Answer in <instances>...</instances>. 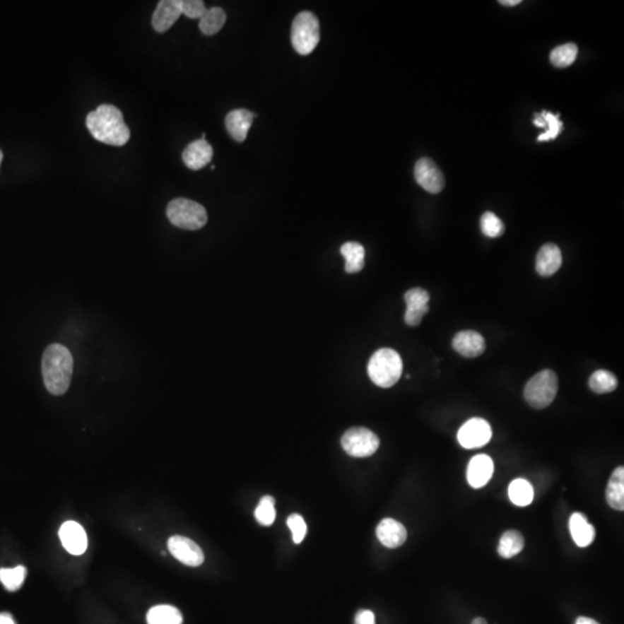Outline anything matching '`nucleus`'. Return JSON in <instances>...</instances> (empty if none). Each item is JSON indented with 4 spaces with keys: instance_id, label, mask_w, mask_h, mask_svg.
Instances as JSON below:
<instances>
[{
    "instance_id": "1",
    "label": "nucleus",
    "mask_w": 624,
    "mask_h": 624,
    "mask_svg": "<svg viewBox=\"0 0 624 624\" xmlns=\"http://www.w3.org/2000/svg\"><path fill=\"white\" fill-rule=\"evenodd\" d=\"M87 129L96 140L111 146H124L130 140V129L123 114L114 105H102L87 114Z\"/></svg>"
},
{
    "instance_id": "2",
    "label": "nucleus",
    "mask_w": 624,
    "mask_h": 624,
    "mask_svg": "<svg viewBox=\"0 0 624 624\" xmlns=\"http://www.w3.org/2000/svg\"><path fill=\"white\" fill-rule=\"evenodd\" d=\"M74 361L70 351L61 345L48 346L42 356V376L47 390L54 396H63L70 387Z\"/></svg>"
},
{
    "instance_id": "3",
    "label": "nucleus",
    "mask_w": 624,
    "mask_h": 624,
    "mask_svg": "<svg viewBox=\"0 0 624 624\" xmlns=\"http://www.w3.org/2000/svg\"><path fill=\"white\" fill-rule=\"evenodd\" d=\"M403 360L392 348H380L367 363V375L377 387H391L403 375Z\"/></svg>"
},
{
    "instance_id": "4",
    "label": "nucleus",
    "mask_w": 624,
    "mask_h": 624,
    "mask_svg": "<svg viewBox=\"0 0 624 624\" xmlns=\"http://www.w3.org/2000/svg\"><path fill=\"white\" fill-rule=\"evenodd\" d=\"M167 216L175 227L185 230L201 229L208 220L203 205L185 198L172 200L167 206Z\"/></svg>"
},
{
    "instance_id": "5",
    "label": "nucleus",
    "mask_w": 624,
    "mask_h": 624,
    "mask_svg": "<svg viewBox=\"0 0 624 624\" xmlns=\"http://www.w3.org/2000/svg\"><path fill=\"white\" fill-rule=\"evenodd\" d=\"M558 376L553 370H542L527 382L524 389V396L533 408L548 407L558 394Z\"/></svg>"
},
{
    "instance_id": "6",
    "label": "nucleus",
    "mask_w": 624,
    "mask_h": 624,
    "mask_svg": "<svg viewBox=\"0 0 624 624\" xmlns=\"http://www.w3.org/2000/svg\"><path fill=\"white\" fill-rule=\"evenodd\" d=\"M320 40L317 16L311 12L298 14L293 21L292 43L298 54L307 56L316 49Z\"/></svg>"
},
{
    "instance_id": "7",
    "label": "nucleus",
    "mask_w": 624,
    "mask_h": 624,
    "mask_svg": "<svg viewBox=\"0 0 624 624\" xmlns=\"http://www.w3.org/2000/svg\"><path fill=\"white\" fill-rule=\"evenodd\" d=\"M343 450L354 458H367L379 447V438L369 429L355 427L346 431L341 438Z\"/></svg>"
},
{
    "instance_id": "8",
    "label": "nucleus",
    "mask_w": 624,
    "mask_h": 624,
    "mask_svg": "<svg viewBox=\"0 0 624 624\" xmlns=\"http://www.w3.org/2000/svg\"><path fill=\"white\" fill-rule=\"evenodd\" d=\"M493 436L490 425L483 418H471L458 431V441L465 449L485 447Z\"/></svg>"
},
{
    "instance_id": "9",
    "label": "nucleus",
    "mask_w": 624,
    "mask_h": 624,
    "mask_svg": "<svg viewBox=\"0 0 624 624\" xmlns=\"http://www.w3.org/2000/svg\"><path fill=\"white\" fill-rule=\"evenodd\" d=\"M168 548L176 560L187 567H199L205 560L199 546L187 536H172L168 540Z\"/></svg>"
},
{
    "instance_id": "10",
    "label": "nucleus",
    "mask_w": 624,
    "mask_h": 624,
    "mask_svg": "<svg viewBox=\"0 0 624 624\" xmlns=\"http://www.w3.org/2000/svg\"><path fill=\"white\" fill-rule=\"evenodd\" d=\"M416 179L420 187L429 194H440L444 189L445 181L436 163L428 158L418 160L414 169Z\"/></svg>"
},
{
    "instance_id": "11",
    "label": "nucleus",
    "mask_w": 624,
    "mask_h": 624,
    "mask_svg": "<svg viewBox=\"0 0 624 624\" xmlns=\"http://www.w3.org/2000/svg\"><path fill=\"white\" fill-rule=\"evenodd\" d=\"M429 300L430 295L425 289L413 288L406 292L405 323L408 326H418L421 324L422 318L428 314Z\"/></svg>"
},
{
    "instance_id": "12",
    "label": "nucleus",
    "mask_w": 624,
    "mask_h": 624,
    "mask_svg": "<svg viewBox=\"0 0 624 624\" xmlns=\"http://www.w3.org/2000/svg\"><path fill=\"white\" fill-rule=\"evenodd\" d=\"M59 538L64 548L72 555H83L88 547L86 531L76 522H66L61 525Z\"/></svg>"
},
{
    "instance_id": "13",
    "label": "nucleus",
    "mask_w": 624,
    "mask_h": 624,
    "mask_svg": "<svg viewBox=\"0 0 624 624\" xmlns=\"http://www.w3.org/2000/svg\"><path fill=\"white\" fill-rule=\"evenodd\" d=\"M181 16L182 0H161L153 13V28L158 33H165Z\"/></svg>"
},
{
    "instance_id": "14",
    "label": "nucleus",
    "mask_w": 624,
    "mask_h": 624,
    "mask_svg": "<svg viewBox=\"0 0 624 624\" xmlns=\"http://www.w3.org/2000/svg\"><path fill=\"white\" fill-rule=\"evenodd\" d=\"M452 346L460 355L469 358H478L485 351V338L480 333L472 330L457 333L453 338Z\"/></svg>"
},
{
    "instance_id": "15",
    "label": "nucleus",
    "mask_w": 624,
    "mask_h": 624,
    "mask_svg": "<svg viewBox=\"0 0 624 624\" xmlns=\"http://www.w3.org/2000/svg\"><path fill=\"white\" fill-rule=\"evenodd\" d=\"M494 473V463L487 454L473 457L467 467V481L473 488L485 487Z\"/></svg>"
},
{
    "instance_id": "16",
    "label": "nucleus",
    "mask_w": 624,
    "mask_h": 624,
    "mask_svg": "<svg viewBox=\"0 0 624 624\" xmlns=\"http://www.w3.org/2000/svg\"><path fill=\"white\" fill-rule=\"evenodd\" d=\"M256 114L247 109H235L225 117V127L232 139L237 143H243L247 139L251 124Z\"/></svg>"
},
{
    "instance_id": "17",
    "label": "nucleus",
    "mask_w": 624,
    "mask_h": 624,
    "mask_svg": "<svg viewBox=\"0 0 624 624\" xmlns=\"http://www.w3.org/2000/svg\"><path fill=\"white\" fill-rule=\"evenodd\" d=\"M183 162L191 170H199L212 161L213 148L206 139L196 140L184 149Z\"/></svg>"
},
{
    "instance_id": "18",
    "label": "nucleus",
    "mask_w": 624,
    "mask_h": 624,
    "mask_svg": "<svg viewBox=\"0 0 624 624\" xmlns=\"http://www.w3.org/2000/svg\"><path fill=\"white\" fill-rule=\"evenodd\" d=\"M376 534L382 545L387 548H398L407 538L405 526L392 518L382 520L376 529Z\"/></svg>"
},
{
    "instance_id": "19",
    "label": "nucleus",
    "mask_w": 624,
    "mask_h": 624,
    "mask_svg": "<svg viewBox=\"0 0 624 624\" xmlns=\"http://www.w3.org/2000/svg\"><path fill=\"white\" fill-rule=\"evenodd\" d=\"M561 249L558 245H545L536 254V269L541 276H551L562 266Z\"/></svg>"
},
{
    "instance_id": "20",
    "label": "nucleus",
    "mask_w": 624,
    "mask_h": 624,
    "mask_svg": "<svg viewBox=\"0 0 624 624\" xmlns=\"http://www.w3.org/2000/svg\"><path fill=\"white\" fill-rule=\"evenodd\" d=\"M569 527H570L571 536L578 547H587L594 541L596 536L594 527L589 523L587 517L583 514L576 512L572 514L569 522Z\"/></svg>"
},
{
    "instance_id": "21",
    "label": "nucleus",
    "mask_w": 624,
    "mask_h": 624,
    "mask_svg": "<svg viewBox=\"0 0 624 624\" xmlns=\"http://www.w3.org/2000/svg\"><path fill=\"white\" fill-rule=\"evenodd\" d=\"M606 500L614 510H624V469L622 466L615 469L609 478L606 489Z\"/></svg>"
},
{
    "instance_id": "22",
    "label": "nucleus",
    "mask_w": 624,
    "mask_h": 624,
    "mask_svg": "<svg viewBox=\"0 0 624 624\" xmlns=\"http://www.w3.org/2000/svg\"><path fill=\"white\" fill-rule=\"evenodd\" d=\"M346 260V272L349 274L358 273L365 267V251L363 245L356 242H347L340 249Z\"/></svg>"
},
{
    "instance_id": "23",
    "label": "nucleus",
    "mask_w": 624,
    "mask_h": 624,
    "mask_svg": "<svg viewBox=\"0 0 624 624\" xmlns=\"http://www.w3.org/2000/svg\"><path fill=\"white\" fill-rule=\"evenodd\" d=\"M510 501L517 507H527L534 498V489L525 478H516L507 489Z\"/></svg>"
},
{
    "instance_id": "24",
    "label": "nucleus",
    "mask_w": 624,
    "mask_h": 624,
    "mask_svg": "<svg viewBox=\"0 0 624 624\" xmlns=\"http://www.w3.org/2000/svg\"><path fill=\"white\" fill-rule=\"evenodd\" d=\"M148 624H183V616L176 607L160 605L149 609L147 613Z\"/></svg>"
},
{
    "instance_id": "25",
    "label": "nucleus",
    "mask_w": 624,
    "mask_h": 624,
    "mask_svg": "<svg viewBox=\"0 0 624 624\" xmlns=\"http://www.w3.org/2000/svg\"><path fill=\"white\" fill-rule=\"evenodd\" d=\"M227 20V14L221 7H211L200 18L199 29L205 35H216L221 30Z\"/></svg>"
},
{
    "instance_id": "26",
    "label": "nucleus",
    "mask_w": 624,
    "mask_h": 624,
    "mask_svg": "<svg viewBox=\"0 0 624 624\" xmlns=\"http://www.w3.org/2000/svg\"><path fill=\"white\" fill-rule=\"evenodd\" d=\"M524 546H525V540H524L522 533L511 529V531H507L501 536V540L498 543V554L504 558H514L516 555L523 551Z\"/></svg>"
},
{
    "instance_id": "27",
    "label": "nucleus",
    "mask_w": 624,
    "mask_h": 624,
    "mask_svg": "<svg viewBox=\"0 0 624 624\" xmlns=\"http://www.w3.org/2000/svg\"><path fill=\"white\" fill-rule=\"evenodd\" d=\"M589 385L593 392L604 394L616 390L618 380L611 371L598 370L589 377Z\"/></svg>"
},
{
    "instance_id": "28",
    "label": "nucleus",
    "mask_w": 624,
    "mask_h": 624,
    "mask_svg": "<svg viewBox=\"0 0 624 624\" xmlns=\"http://www.w3.org/2000/svg\"><path fill=\"white\" fill-rule=\"evenodd\" d=\"M25 576H27V569L23 565L0 569V582L10 592L18 591L20 587H23Z\"/></svg>"
},
{
    "instance_id": "29",
    "label": "nucleus",
    "mask_w": 624,
    "mask_h": 624,
    "mask_svg": "<svg viewBox=\"0 0 624 624\" xmlns=\"http://www.w3.org/2000/svg\"><path fill=\"white\" fill-rule=\"evenodd\" d=\"M577 54H578L577 45L574 43H567V45H560L551 51V61L555 67L564 69V67H569L575 63Z\"/></svg>"
},
{
    "instance_id": "30",
    "label": "nucleus",
    "mask_w": 624,
    "mask_h": 624,
    "mask_svg": "<svg viewBox=\"0 0 624 624\" xmlns=\"http://www.w3.org/2000/svg\"><path fill=\"white\" fill-rule=\"evenodd\" d=\"M276 501L272 496H264L254 511V517L263 526H271L276 520Z\"/></svg>"
},
{
    "instance_id": "31",
    "label": "nucleus",
    "mask_w": 624,
    "mask_h": 624,
    "mask_svg": "<svg viewBox=\"0 0 624 624\" xmlns=\"http://www.w3.org/2000/svg\"><path fill=\"white\" fill-rule=\"evenodd\" d=\"M480 225H481L482 232L487 237L490 238L500 237L501 235H503L504 230H505V227H504L502 220L498 216H495L493 212H485L481 216Z\"/></svg>"
},
{
    "instance_id": "32",
    "label": "nucleus",
    "mask_w": 624,
    "mask_h": 624,
    "mask_svg": "<svg viewBox=\"0 0 624 624\" xmlns=\"http://www.w3.org/2000/svg\"><path fill=\"white\" fill-rule=\"evenodd\" d=\"M541 114L542 117L545 118L548 130L546 131L545 134L538 136V141H549V140L556 139L558 134H561V131L563 130V123L560 121V114H551L549 111L546 110L542 111Z\"/></svg>"
},
{
    "instance_id": "33",
    "label": "nucleus",
    "mask_w": 624,
    "mask_h": 624,
    "mask_svg": "<svg viewBox=\"0 0 624 624\" xmlns=\"http://www.w3.org/2000/svg\"><path fill=\"white\" fill-rule=\"evenodd\" d=\"M287 525H288L289 529L292 531L293 541L295 543H298V545L301 543L305 540V536H307V524H305L303 517L296 514L289 516L288 520H287Z\"/></svg>"
},
{
    "instance_id": "34",
    "label": "nucleus",
    "mask_w": 624,
    "mask_h": 624,
    "mask_svg": "<svg viewBox=\"0 0 624 624\" xmlns=\"http://www.w3.org/2000/svg\"><path fill=\"white\" fill-rule=\"evenodd\" d=\"M206 10L201 0H182V14L190 19H200Z\"/></svg>"
},
{
    "instance_id": "35",
    "label": "nucleus",
    "mask_w": 624,
    "mask_h": 624,
    "mask_svg": "<svg viewBox=\"0 0 624 624\" xmlns=\"http://www.w3.org/2000/svg\"><path fill=\"white\" fill-rule=\"evenodd\" d=\"M355 624H376L374 613L367 609H362L356 614Z\"/></svg>"
},
{
    "instance_id": "36",
    "label": "nucleus",
    "mask_w": 624,
    "mask_h": 624,
    "mask_svg": "<svg viewBox=\"0 0 624 624\" xmlns=\"http://www.w3.org/2000/svg\"><path fill=\"white\" fill-rule=\"evenodd\" d=\"M0 624H16V621L8 613H0Z\"/></svg>"
},
{
    "instance_id": "37",
    "label": "nucleus",
    "mask_w": 624,
    "mask_h": 624,
    "mask_svg": "<svg viewBox=\"0 0 624 624\" xmlns=\"http://www.w3.org/2000/svg\"><path fill=\"white\" fill-rule=\"evenodd\" d=\"M536 117H534V125L538 127H547V124H546L545 118L542 117V114H534Z\"/></svg>"
},
{
    "instance_id": "38",
    "label": "nucleus",
    "mask_w": 624,
    "mask_h": 624,
    "mask_svg": "<svg viewBox=\"0 0 624 624\" xmlns=\"http://www.w3.org/2000/svg\"><path fill=\"white\" fill-rule=\"evenodd\" d=\"M576 624H600L596 621V620H593V618H585V616H580V618H577Z\"/></svg>"
},
{
    "instance_id": "39",
    "label": "nucleus",
    "mask_w": 624,
    "mask_h": 624,
    "mask_svg": "<svg viewBox=\"0 0 624 624\" xmlns=\"http://www.w3.org/2000/svg\"><path fill=\"white\" fill-rule=\"evenodd\" d=\"M522 3L520 0H501L500 4L501 5H504V6H516V5H519Z\"/></svg>"
},
{
    "instance_id": "40",
    "label": "nucleus",
    "mask_w": 624,
    "mask_h": 624,
    "mask_svg": "<svg viewBox=\"0 0 624 624\" xmlns=\"http://www.w3.org/2000/svg\"><path fill=\"white\" fill-rule=\"evenodd\" d=\"M472 624H488L483 618H476L473 620Z\"/></svg>"
},
{
    "instance_id": "41",
    "label": "nucleus",
    "mask_w": 624,
    "mask_h": 624,
    "mask_svg": "<svg viewBox=\"0 0 624 624\" xmlns=\"http://www.w3.org/2000/svg\"><path fill=\"white\" fill-rule=\"evenodd\" d=\"M3 159H4L3 152H1V149H0V163H1V162H3Z\"/></svg>"
}]
</instances>
